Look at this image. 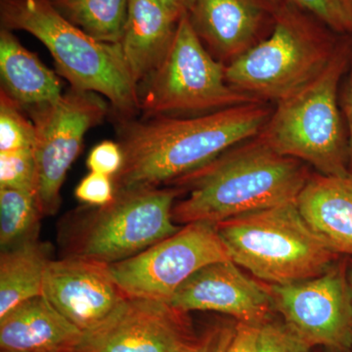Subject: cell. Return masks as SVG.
<instances>
[{
    "label": "cell",
    "instance_id": "21",
    "mask_svg": "<svg viewBox=\"0 0 352 352\" xmlns=\"http://www.w3.org/2000/svg\"><path fill=\"white\" fill-rule=\"evenodd\" d=\"M72 24L97 41L120 43L129 0H50Z\"/></svg>",
    "mask_w": 352,
    "mask_h": 352
},
{
    "label": "cell",
    "instance_id": "6",
    "mask_svg": "<svg viewBox=\"0 0 352 352\" xmlns=\"http://www.w3.org/2000/svg\"><path fill=\"white\" fill-rule=\"evenodd\" d=\"M215 229L231 261L270 285L319 276L338 258L308 226L296 201L224 220Z\"/></svg>",
    "mask_w": 352,
    "mask_h": 352
},
{
    "label": "cell",
    "instance_id": "1",
    "mask_svg": "<svg viewBox=\"0 0 352 352\" xmlns=\"http://www.w3.org/2000/svg\"><path fill=\"white\" fill-rule=\"evenodd\" d=\"M272 110L252 102L195 117L159 116L119 122L122 170L116 192L166 186L234 146L256 138Z\"/></svg>",
    "mask_w": 352,
    "mask_h": 352
},
{
    "label": "cell",
    "instance_id": "8",
    "mask_svg": "<svg viewBox=\"0 0 352 352\" xmlns=\"http://www.w3.org/2000/svg\"><path fill=\"white\" fill-rule=\"evenodd\" d=\"M337 45L293 14H278L267 38L226 65V82L259 101L278 102L316 78Z\"/></svg>",
    "mask_w": 352,
    "mask_h": 352
},
{
    "label": "cell",
    "instance_id": "35",
    "mask_svg": "<svg viewBox=\"0 0 352 352\" xmlns=\"http://www.w3.org/2000/svg\"><path fill=\"white\" fill-rule=\"evenodd\" d=\"M347 279H349V286H351L352 293V266L351 267V270H349V274H347Z\"/></svg>",
    "mask_w": 352,
    "mask_h": 352
},
{
    "label": "cell",
    "instance_id": "9",
    "mask_svg": "<svg viewBox=\"0 0 352 352\" xmlns=\"http://www.w3.org/2000/svg\"><path fill=\"white\" fill-rule=\"evenodd\" d=\"M25 112L36 127V200L41 214L54 215L61 206L65 178L80 155L85 134L105 119L108 103L101 95L71 87L54 103Z\"/></svg>",
    "mask_w": 352,
    "mask_h": 352
},
{
    "label": "cell",
    "instance_id": "28",
    "mask_svg": "<svg viewBox=\"0 0 352 352\" xmlns=\"http://www.w3.org/2000/svg\"><path fill=\"white\" fill-rule=\"evenodd\" d=\"M124 152L119 142L105 140L95 146L88 155L87 164L90 173L115 177L124 164Z\"/></svg>",
    "mask_w": 352,
    "mask_h": 352
},
{
    "label": "cell",
    "instance_id": "26",
    "mask_svg": "<svg viewBox=\"0 0 352 352\" xmlns=\"http://www.w3.org/2000/svg\"><path fill=\"white\" fill-rule=\"evenodd\" d=\"M289 3L314 14L333 31L351 32V23L342 0H285Z\"/></svg>",
    "mask_w": 352,
    "mask_h": 352
},
{
    "label": "cell",
    "instance_id": "33",
    "mask_svg": "<svg viewBox=\"0 0 352 352\" xmlns=\"http://www.w3.org/2000/svg\"><path fill=\"white\" fill-rule=\"evenodd\" d=\"M210 338H212V335L208 336V337L201 340V342H194V344H192L191 346L187 347V349L182 352H208V349H210Z\"/></svg>",
    "mask_w": 352,
    "mask_h": 352
},
{
    "label": "cell",
    "instance_id": "31",
    "mask_svg": "<svg viewBox=\"0 0 352 352\" xmlns=\"http://www.w3.org/2000/svg\"><path fill=\"white\" fill-rule=\"evenodd\" d=\"M233 328H223L212 333L208 352H226L227 346L232 337Z\"/></svg>",
    "mask_w": 352,
    "mask_h": 352
},
{
    "label": "cell",
    "instance_id": "22",
    "mask_svg": "<svg viewBox=\"0 0 352 352\" xmlns=\"http://www.w3.org/2000/svg\"><path fill=\"white\" fill-rule=\"evenodd\" d=\"M43 217L34 192L0 188L1 250L38 239L39 222Z\"/></svg>",
    "mask_w": 352,
    "mask_h": 352
},
{
    "label": "cell",
    "instance_id": "19",
    "mask_svg": "<svg viewBox=\"0 0 352 352\" xmlns=\"http://www.w3.org/2000/svg\"><path fill=\"white\" fill-rule=\"evenodd\" d=\"M0 76L1 90L25 111L54 103L64 94L56 74L6 29L0 32Z\"/></svg>",
    "mask_w": 352,
    "mask_h": 352
},
{
    "label": "cell",
    "instance_id": "18",
    "mask_svg": "<svg viewBox=\"0 0 352 352\" xmlns=\"http://www.w3.org/2000/svg\"><path fill=\"white\" fill-rule=\"evenodd\" d=\"M179 20L159 0H129V15L120 44L138 87L164 61Z\"/></svg>",
    "mask_w": 352,
    "mask_h": 352
},
{
    "label": "cell",
    "instance_id": "15",
    "mask_svg": "<svg viewBox=\"0 0 352 352\" xmlns=\"http://www.w3.org/2000/svg\"><path fill=\"white\" fill-rule=\"evenodd\" d=\"M188 15L203 43L227 65L256 44L263 10L258 0H194Z\"/></svg>",
    "mask_w": 352,
    "mask_h": 352
},
{
    "label": "cell",
    "instance_id": "24",
    "mask_svg": "<svg viewBox=\"0 0 352 352\" xmlns=\"http://www.w3.org/2000/svg\"><path fill=\"white\" fill-rule=\"evenodd\" d=\"M38 171L34 149L0 153V188L25 190L36 194Z\"/></svg>",
    "mask_w": 352,
    "mask_h": 352
},
{
    "label": "cell",
    "instance_id": "10",
    "mask_svg": "<svg viewBox=\"0 0 352 352\" xmlns=\"http://www.w3.org/2000/svg\"><path fill=\"white\" fill-rule=\"evenodd\" d=\"M230 259L214 224L195 222L131 258L110 264L129 298L170 302L176 289L208 264Z\"/></svg>",
    "mask_w": 352,
    "mask_h": 352
},
{
    "label": "cell",
    "instance_id": "11",
    "mask_svg": "<svg viewBox=\"0 0 352 352\" xmlns=\"http://www.w3.org/2000/svg\"><path fill=\"white\" fill-rule=\"evenodd\" d=\"M275 310L309 346L346 351L352 346V293L342 265L319 276L270 285Z\"/></svg>",
    "mask_w": 352,
    "mask_h": 352
},
{
    "label": "cell",
    "instance_id": "2",
    "mask_svg": "<svg viewBox=\"0 0 352 352\" xmlns=\"http://www.w3.org/2000/svg\"><path fill=\"white\" fill-rule=\"evenodd\" d=\"M310 175L302 161L275 151L259 138L234 146L170 185L186 192L175 201L176 224H217L298 200Z\"/></svg>",
    "mask_w": 352,
    "mask_h": 352
},
{
    "label": "cell",
    "instance_id": "25",
    "mask_svg": "<svg viewBox=\"0 0 352 352\" xmlns=\"http://www.w3.org/2000/svg\"><path fill=\"white\" fill-rule=\"evenodd\" d=\"M310 347L284 322L270 320L258 327V352H309Z\"/></svg>",
    "mask_w": 352,
    "mask_h": 352
},
{
    "label": "cell",
    "instance_id": "29",
    "mask_svg": "<svg viewBox=\"0 0 352 352\" xmlns=\"http://www.w3.org/2000/svg\"><path fill=\"white\" fill-rule=\"evenodd\" d=\"M258 327L238 322L233 328L232 337L226 352H258Z\"/></svg>",
    "mask_w": 352,
    "mask_h": 352
},
{
    "label": "cell",
    "instance_id": "3",
    "mask_svg": "<svg viewBox=\"0 0 352 352\" xmlns=\"http://www.w3.org/2000/svg\"><path fill=\"white\" fill-rule=\"evenodd\" d=\"M0 22L1 29L25 31L41 41L71 87L107 98L119 122L140 112L139 87L120 44L88 36L50 0H0Z\"/></svg>",
    "mask_w": 352,
    "mask_h": 352
},
{
    "label": "cell",
    "instance_id": "14",
    "mask_svg": "<svg viewBox=\"0 0 352 352\" xmlns=\"http://www.w3.org/2000/svg\"><path fill=\"white\" fill-rule=\"evenodd\" d=\"M168 303L184 314L219 312L254 326L270 321L275 310L270 287L248 277L231 259L196 271L176 289Z\"/></svg>",
    "mask_w": 352,
    "mask_h": 352
},
{
    "label": "cell",
    "instance_id": "32",
    "mask_svg": "<svg viewBox=\"0 0 352 352\" xmlns=\"http://www.w3.org/2000/svg\"><path fill=\"white\" fill-rule=\"evenodd\" d=\"M168 10L175 14L178 18H182L185 14H188L193 6L194 0H159Z\"/></svg>",
    "mask_w": 352,
    "mask_h": 352
},
{
    "label": "cell",
    "instance_id": "17",
    "mask_svg": "<svg viewBox=\"0 0 352 352\" xmlns=\"http://www.w3.org/2000/svg\"><path fill=\"white\" fill-rule=\"evenodd\" d=\"M303 219L336 254L352 256V170L310 176L296 200Z\"/></svg>",
    "mask_w": 352,
    "mask_h": 352
},
{
    "label": "cell",
    "instance_id": "30",
    "mask_svg": "<svg viewBox=\"0 0 352 352\" xmlns=\"http://www.w3.org/2000/svg\"><path fill=\"white\" fill-rule=\"evenodd\" d=\"M346 118L347 136H349V164L352 170V59L351 66L346 73V85L342 91V103H340Z\"/></svg>",
    "mask_w": 352,
    "mask_h": 352
},
{
    "label": "cell",
    "instance_id": "34",
    "mask_svg": "<svg viewBox=\"0 0 352 352\" xmlns=\"http://www.w3.org/2000/svg\"><path fill=\"white\" fill-rule=\"evenodd\" d=\"M342 6H344V10L349 18V23H351V32H352V0H342Z\"/></svg>",
    "mask_w": 352,
    "mask_h": 352
},
{
    "label": "cell",
    "instance_id": "20",
    "mask_svg": "<svg viewBox=\"0 0 352 352\" xmlns=\"http://www.w3.org/2000/svg\"><path fill=\"white\" fill-rule=\"evenodd\" d=\"M52 245L30 241L0 254V318L23 302L43 296L44 274Z\"/></svg>",
    "mask_w": 352,
    "mask_h": 352
},
{
    "label": "cell",
    "instance_id": "5",
    "mask_svg": "<svg viewBox=\"0 0 352 352\" xmlns=\"http://www.w3.org/2000/svg\"><path fill=\"white\" fill-rule=\"evenodd\" d=\"M176 185L116 192L103 207L87 206L64 219L59 242L64 256L120 263L179 230L173 221Z\"/></svg>",
    "mask_w": 352,
    "mask_h": 352
},
{
    "label": "cell",
    "instance_id": "12",
    "mask_svg": "<svg viewBox=\"0 0 352 352\" xmlns=\"http://www.w3.org/2000/svg\"><path fill=\"white\" fill-rule=\"evenodd\" d=\"M186 314L170 303L129 298L78 352H182L195 342Z\"/></svg>",
    "mask_w": 352,
    "mask_h": 352
},
{
    "label": "cell",
    "instance_id": "27",
    "mask_svg": "<svg viewBox=\"0 0 352 352\" xmlns=\"http://www.w3.org/2000/svg\"><path fill=\"white\" fill-rule=\"evenodd\" d=\"M78 201L91 207H103L115 199L113 178L101 173H89L80 180L75 190Z\"/></svg>",
    "mask_w": 352,
    "mask_h": 352
},
{
    "label": "cell",
    "instance_id": "16",
    "mask_svg": "<svg viewBox=\"0 0 352 352\" xmlns=\"http://www.w3.org/2000/svg\"><path fill=\"white\" fill-rule=\"evenodd\" d=\"M83 337L43 296L23 302L0 318L1 352H78Z\"/></svg>",
    "mask_w": 352,
    "mask_h": 352
},
{
    "label": "cell",
    "instance_id": "4",
    "mask_svg": "<svg viewBox=\"0 0 352 352\" xmlns=\"http://www.w3.org/2000/svg\"><path fill=\"white\" fill-rule=\"evenodd\" d=\"M351 59V44H338L332 59L316 78L276 102L259 138L280 154L314 166L319 175L349 173V136L339 88Z\"/></svg>",
    "mask_w": 352,
    "mask_h": 352
},
{
    "label": "cell",
    "instance_id": "23",
    "mask_svg": "<svg viewBox=\"0 0 352 352\" xmlns=\"http://www.w3.org/2000/svg\"><path fill=\"white\" fill-rule=\"evenodd\" d=\"M36 127L24 108L0 91V153L34 149Z\"/></svg>",
    "mask_w": 352,
    "mask_h": 352
},
{
    "label": "cell",
    "instance_id": "13",
    "mask_svg": "<svg viewBox=\"0 0 352 352\" xmlns=\"http://www.w3.org/2000/svg\"><path fill=\"white\" fill-rule=\"evenodd\" d=\"M43 296L85 335L101 327L129 298L113 280L110 264L72 256L51 259Z\"/></svg>",
    "mask_w": 352,
    "mask_h": 352
},
{
    "label": "cell",
    "instance_id": "7",
    "mask_svg": "<svg viewBox=\"0 0 352 352\" xmlns=\"http://www.w3.org/2000/svg\"><path fill=\"white\" fill-rule=\"evenodd\" d=\"M226 66L206 48L185 14L164 61L139 87L143 119L176 113L201 115L263 102L229 85Z\"/></svg>",
    "mask_w": 352,
    "mask_h": 352
}]
</instances>
